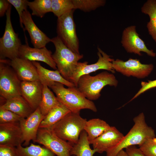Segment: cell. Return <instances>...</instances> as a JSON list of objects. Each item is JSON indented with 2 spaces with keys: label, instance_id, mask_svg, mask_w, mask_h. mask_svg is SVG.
<instances>
[{
  "label": "cell",
  "instance_id": "cell-1",
  "mask_svg": "<svg viewBox=\"0 0 156 156\" xmlns=\"http://www.w3.org/2000/svg\"><path fill=\"white\" fill-rule=\"evenodd\" d=\"M133 121L134 125L128 133L118 144L106 152V156H116L122 150L131 146H139L148 139L155 137L154 130L146 124L143 113L135 117Z\"/></svg>",
  "mask_w": 156,
  "mask_h": 156
},
{
  "label": "cell",
  "instance_id": "cell-2",
  "mask_svg": "<svg viewBox=\"0 0 156 156\" xmlns=\"http://www.w3.org/2000/svg\"><path fill=\"white\" fill-rule=\"evenodd\" d=\"M64 85L55 82L50 87L59 102L71 112L80 113L82 109H87L94 112L97 108L92 101L88 99L76 86L66 88Z\"/></svg>",
  "mask_w": 156,
  "mask_h": 156
},
{
  "label": "cell",
  "instance_id": "cell-3",
  "mask_svg": "<svg viewBox=\"0 0 156 156\" xmlns=\"http://www.w3.org/2000/svg\"><path fill=\"white\" fill-rule=\"evenodd\" d=\"M118 83L113 73L105 71L94 76L89 74L81 76L79 79L77 87L88 99L95 100L100 96V92L105 86L116 87Z\"/></svg>",
  "mask_w": 156,
  "mask_h": 156
},
{
  "label": "cell",
  "instance_id": "cell-4",
  "mask_svg": "<svg viewBox=\"0 0 156 156\" xmlns=\"http://www.w3.org/2000/svg\"><path fill=\"white\" fill-rule=\"evenodd\" d=\"M55 51L52 55L57 70L65 79L69 81L78 62L83 55L75 53L67 47L57 36L51 39Z\"/></svg>",
  "mask_w": 156,
  "mask_h": 156
},
{
  "label": "cell",
  "instance_id": "cell-5",
  "mask_svg": "<svg viewBox=\"0 0 156 156\" xmlns=\"http://www.w3.org/2000/svg\"><path fill=\"white\" fill-rule=\"evenodd\" d=\"M87 121L80 113L70 112L49 129L61 139L73 145L78 142Z\"/></svg>",
  "mask_w": 156,
  "mask_h": 156
},
{
  "label": "cell",
  "instance_id": "cell-6",
  "mask_svg": "<svg viewBox=\"0 0 156 156\" xmlns=\"http://www.w3.org/2000/svg\"><path fill=\"white\" fill-rule=\"evenodd\" d=\"M11 6L10 4L5 13L6 25L3 36L0 38V59L7 58L10 60L18 57L21 45L20 39L13 28L11 19Z\"/></svg>",
  "mask_w": 156,
  "mask_h": 156
},
{
  "label": "cell",
  "instance_id": "cell-7",
  "mask_svg": "<svg viewBox=\"0 0 156 156\" xmlns=\"http://www.w3.org/2000/svg\"><path fill=\"white\" fill-rule=\"evenodd\" d=\"M7 62L6 60L0 59V95L5 100L21 96V81Z\"/></svg>",
  "mask_w": 156,
  "mask_h": 156
},
{
  "label": "cell",
  "instance_id": "cell-8",
  "mask_svg": "<svg viewBox=\"0 0 156 156\" xmlns=\"http://www.w3.org/2000/svg\"><path fill=\"white\" fill-rule=\"evenodd\" d=\"M74 10H72L57 18V36L71 50L80 54L79 40L73 18Z\"/></svg>",
  "mask_w": 156,
  "mask_h": 156
},
{
  "label": "cell",
  "instance_id": "cell-9",
  "mask_svg": "<svg viewBox=\"0 0 156 156\" xmlns=\"http://www.w3.org/2000/svg\"><path fill=\"white\" fill-rule=\"evenodd\" d=\"M35 142L43 145L57 156H71L73 145L57 136L49 128H39Z\"/></svg>",
  "mask_w": 156,
  "mask_h": 156
},
{
  "label": "cell",
  "instance_id": "cell-10",
  "mask_svg": "<svg viewBox=\"0 0 156 156\" xmlns=\"http://www.w3.org/2000/svg\"><path fill=\"white\" fill-rule=\"evenodd\" d=\"M98 59L94 64H88L86 61L78 62L69 81L77 87L78 81L82 75L89 74L99 70H105L114 73L115 71L112 67V62L114 60L100 48L98 47Z\"/></svg>",
  "mask_w": 156,
  "mask_h": 156
},
{
  "label": "cell",
  "instance_id": "cell-11",
  "mask_svg": "<svg viewBox=\"0 0 156 156\" xmlns=\"http://www.w3.org/2000/svg\"><path fill=\"white\" fill-rule=\"evenodd\" d=\"M112 67L115 71L124 75L132 76L139 79L148 77L153 71L152 64H143L137 59H129L124 61L117 59L112 62Z\"/></svg>",
  "mask_w": 156,
  "mask_h": 156
},
{
  "label": "cell",
  "instance_id": "cell-12",
  "mask_svg": "<svg viewBox=\"0 0 156 156\" xmlns=\"http://www.w3.org/2000/svg\"><path fill=\"white\" fill-rule=\"evenodd\" d=\"M121 42L128 53L141 56V52H144L151 57H154L156 55L153 50L147 48L144 41L140 37L135 25L128 26L124 29Z\"/></svg>",
  "mask_w": 156,
  "mask_h": 156
},
{
  "label": "cell",
  "instance_id": "cell-13",
  "mask_svg": "<svg viewBox=\"0 0 156 156\" xmlns=\"http://www.w3.org/2000/svg\"><path fill=\"white\" fill-rule=\"evenodd\" d=\"M45 117L41 113L38 107L28 117L21 119L19 123L24 146H28L31 140L35 142L40 125Z\"/></svg>",
  "mask_w": 156,
  "mask_h": 156
},
{
  "label": "cell",
  "instance_id": "cell-14",
  "mask_svg": "<svg viewBox=\"0 0 156 156\" xmlns=\"http://www.w3.org/2000/svg\"><path fill=\"white\" fill-rule=\"evenodd\" d=\"M52 52L46 47L42 48H32L28 44H22L19 52L18 57L31 62H43L55 70H57L52 57Z\"/></svg>",
  "mask_w": 156,
  "mask_h": 156
},
{
  "label": "cell",
  "instance_id": "cell-15",
  "mask_svg": "<svg viewBox=\"0 0 156 156\" xmlns=\"http://www.w3.org/2000/svg\"><path fill=\"white\" fill-rule=\"evenodd\" d=\"M22 22L25 26V29L27 31L30 37L31 42L35 48H42L51 42L49 38L41 31L33 21L31 15L27 10L23 11L22 16Z\"/></svg>",
  "mask_w": 156,
  "mask_h": 156
},
{
  "label": "cell",
  "instance_id": "cell-16",
  "mask_svg": "<svg viewBox=\"0 0 156 156\" xmlns=\"http://www.w3.org/2000/svg\"><path fill=\"white\" fill-rule=\"evenodd\" d=\"M124 137L115 127H110L92 142L93 149L101 153L118 144Z\"/></svg>",
  "mask_w": 156,
  "mask_h": 156
},
{
  "label": "cell",
  "instance_id": "cell-17",
  "mask_svg": "<svg viewBox=\"0 0 156 156\" xmlns=\"http://www.w3.org/2000/svg\"><path fill=\"white\" fill-rule=\"evenodd\" d=\"M7 62L21 81L39 80L37 69L31 61L18 57Z\"/></svg>",
  "mask_w": 156,
  "mask_h": 156
},
{
  "label": "cell",
  "instance_id": "cell-18",
  "mask_svg": "<svg viewBox=\"0 0 156 156\" xmlns=\"http://www.w3.org/2000/svg\"><path fill=\"white\" fill-rule=\"evenodd\" d=\"M23 143L19 122L0 124V145L16 147Z\"/></svg>",
  "mask_w": 156,
  "mask_h": 156
},
{
  "label": "cell",
  "instance_id": "cell-19",
  "mask_svg": "<svg viewBox=\"0 0 156 156\" xmlns=\"http://www.w3.org/2000/svg\"><path fill=\"white\" fill-rule=\"evenodd\" d=\"M21 96L34 111L41 100L43 85L39 80L21 81Z\"/></svg>",
  "mask_w": 156,
  "mask_h": 156
},
{
  "label": "cell",
  "instance_id": "cell-20",
  "mask_svg": "<svg viewBox=\"0 0 156 156\" xmlns=\"http://www.w3.org/2000/svg\"><path fill=\"white\" fill-rule=\"evenodd\" d=\"M32 62L37 69L39 81L43 85L47 86L49 88L55 82H57L68 87L75 86L74 84L64 79L57 70H49L44 68L37 62Z\"/></svg>",
  "mask_w": 156,
  "mask_h": 156
},
{
  "label": "cell",
  "instance_id": "cell-21",
  "mask_svg": "<svg viewBox=\"0 0 156 156\" xmlns=\"http://www.w3.org/2000/svg\"><path fill=\"white\" fill-rule=\"evenodd\" d=\"M0 107L24 118L28 117L34 111L21 96L5 100Z\"/></svg>",
  "mask_w": 156,
  "mask_h": 156
},
{
  "label": "cell",
  "instance_id": "cell-22",
  "mask_svg": "<svg viewBox=\"0 0 156 156\" xmlns=\"http://www.w3.org/2000/svg\"><path fill=\"white\" fill-rule=\"evenodd\" d=\"M111 126L104 120L98 118L87 121L84 128L90 144Z\"/></svg>",
  "mask_w": 156,
  "mask_h": 156
},
{
  "label": "cell",
  "instance_id": "cell-23",
  "mask_svg": "<svg viewBox=\"0 0 156 156\" xmlns=\"http://www.w3.org/2000/svg\"><path fill=\"white\" fill-rule=\"evenodd\" d=\"M71 112L63 104H59L51 109L41 122L39 128H49Z\"/></svg>",
  "mask_w": 156,
  "mask_h": 156
},
{
  "label": "cell",
  "instance_id": "cell-24",
  "mask_svg": "<svg viewBox=\"0 0 156 156\" xmlns=\"http://www.w3.org/2000/svg\"><path fill=\"white\" fill-rule=\"evenodd\" d=\"M142 12L150 18L147 27L149 34L156 42V0H148L141 8Z\"/></svg>",
  "mask_w": 156,
  "mask_h": 156
},
{
  "label": "cell",
  "instance_id": "cell-25",
  "mask_svg": "<svg viewBox=\"0 0 156 156\" xmlns=\"http://www.w3.org/2000/svg\"><path fill=\"white\" fill-rule=\"evenodd\" d=\"M86 132L84 130L81 133L78 142L74 144L70 152L71 155L93 156L96 152L90 147Z\"/></svg>",
  "mask_w": 156,
  "mask_h": 156
},
{
  "label": "cell",
  "instance_id": "cell-26",
  "mask_svg": "<svg viewBox=\"0 0 156 156\" xmlns=\"http://www.w3.org/2000/svg\"><path fill=\"white\" fill-rule=\"evenodd\" d=\"M60 103L49 87L43 85L42 99L39 107L42 114L45 116L51 109Z\"/></svg>",
  "mask_w": 156,
  "mask_h": 156
},
{
  "label": "cell",
  "instance_id": "cell-27",
  "mask_svg": "<svg viewBox=\"0 0 156 156\" xmlns=\"http://www.w3.org/2000/svg\"><path fill=\"white\" fill-rule=\"evenodd\" d=\"M16 148L17 156H55L53 153L46 148L33 144L25 147L21 145Z\"/></svg>",
  "mask_w": 156,
  "mask_h": 156
},
{
  "label": "cell",
  "instance_id": "cell-28",
  "mask_svg": "<svg viewBox=\"0 0 156 156\" xmlns=\"http://www.w3.org/2000/svg\"><path fill=\"white\" fill-rule=\"evenodd\" d=\"M28 6L32 10V15L43 17L47 13L51 12V0H35L28 2Z\"/></svg>",
  "mask_w": 156,
  "mask_h": 156
},
{
  "label": "cell",
  "instance_id": "cell-29",
  "mask_svg": "<svg viewBox=\"0 0 156 156\" xmlns=\"http://www.w3.org/2000/svg\"><path fill=\"white\" fill-rule=\"evenodd\" d=\"M52 12L57 18L74 10L72 0H51Z\"/></svg>",
  "mask_w": 156,
  "mask_h": 156
},
{
  "label": "cell",
  "instance_id": "cell-30",
  "mask_svg": "<svg viewBox=\"0 0 156 156\" xmlns=\"http://www.w3.org/2000/svg\"><path fill=\"white\" fill-rule=\"evenodd\" d=\"M74 9H78L89 12L104 6L106 1L104 0H72Z\"/></svg>",
  "mask_w": 156,
  "mask_h": 156
},
{
  "label": "cell",
  "instance_id": "cell-31",
  "mask_svg": "<svg viewBox=\"0 0 156 156\" xmlns=\"http://www.w3.org/2000/svg\"><path fill=\"white\" fill-rule=\"evenodd\" d=\"M139 146L145 156H156V137L148 139Z\"/></svg>",
  "mask_w": 156,
  "mask_h": 156
},
{
  "label": "cell",
  "instance_id": "cell-32",
  "mask_svg": "<svg viewBox=\"0 0 156 156\" xmlns=\"http://www.w3.org/2000/svg\"><path fill=\"white\" fill-rule=\"evenodd\" d=\"M22 118L12 112L0 107V124L19 122Z\"/></svg>",
  "mask_w": 156,
  "mask_h": 156
},
{
  "label": "cell",
  "instance_id": "cell-33",
  "mask_svg": "<svg viewBox=\"0 0 156 156\" xmlns=\"http://www.w3.org/2000/svg\"><path fill=\"white\" fill-rule=\"evenodd\" d=\"M8 1L16 10L19 15L21 26L25 30L22 22V16L23 11L27 10L28 1L27 0H8Z\"/></svg>",
  "mask_w": 156,
  "mask_h": 156
},
{
  "label": "cell",
  "instance_id": "cell-34",
  "mask_svg": "<svg viewBox=\"0 0 156 156\" xmlns=\"http://www.w3.org/2000/svg\"><path fill=\"white\" fill-rule=\"evenodd\" d=\"M141 87L134 96L128 102L134 99L145 92L151 88L156 87V79L153 80H148V81H142Z\"/></svg>",
  "mask_w": 156,
  "mask_h": 156
},
{
  "label": "cell",
  "instance_id": "cell-35",
  "mask_svg": "<svg viewBox=\"0 0 156 156\" xmlns=\"http://www.w3.org/2000/svg\"><path fill=\"white\" fill-rule=\"evenodd\" d=\"M0 156H17L16 147L0 145Z\"/></svg>",
  "mask_w": 156,
  "mask_h": 156
},
{
  "label": "cell",
  "instance_id": "cell-36",
  "mask_svg": "<svg viewBox=\"0 0 156 156\" xmlns=\"http://www.w3.org/2000/svg\"><path fill=\"white\" fill-rule=\"evenodd\" d=\"M125 150L129 156H145L140 148L135 146H129Z\"/></svg>",
  "mask_w": 156,
  "mask_h": 156
},
{
  "label": "cell",
  "instance_id": "cell-37",
  "mask_svg": "<svg viewBox=\"0 0 156 156\" xmlns=\"http://www.w3.org/2000/svg\"><path fill=\"white\" fill-rule=\"evenodd\" d=\"M10 4L8 0H0V16H3L8 8Z\"/></svg>",
  "mask_w": 156,
  "mask_h": 156
},
{
  "label": "cell",
  "instance_id": "cell-38",
  "mask_svg": "<svg viewBox=\"0 0 156 156\" xmlns=\"http://www.w3.org/2000/svg\"><path fill=\"white\" fill-rule=\"evenodd\" d=\"M116 156H129L127 152L124 149L120 151L117 154Z\"/></svg>",
  "mask_w": 156,
  "mask_h": 156
},
{
  "label": "cell",
  "instance_id": "cell-39",
  "mask_svg": "<svg viewBox=\"0 0 156 156\" xmlns=\"http://www.w3.org/2000/svg\"><path fill=\"white\" fill-rule=\"evenodd\" d=\"M71 156H75L74 155H71Z\"/></svg>",
  "mask_w": 156,
  "mask_h": 156
}]
</instances>
